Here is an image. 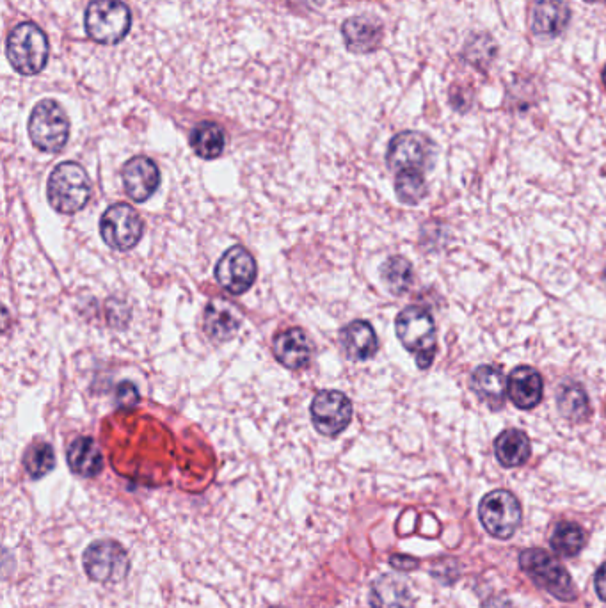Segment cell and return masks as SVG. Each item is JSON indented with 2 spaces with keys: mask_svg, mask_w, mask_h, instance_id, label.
Returning <instances> with one entry per match:
<instances>
[{
  "mask_svg": "<svg viewBox=\"0 0 606 608\" xmlns=\"http://www.w3.org/2000/svg\"><path fill=\"white\" fill-rule=\"evenodd\" d=\"M84 568L91 580L102 584H118L128 575V555L116 541L104 539L91 544L84 553Z\"/></svg>",
  "mask_w": 606,
  "mask_h": 608,
  "instance_id": "obj_8",
  "label": "cell"
},
{
  "mask_svg": "<svg viewBox=\"0 0 606 608\" xmlns=\"http://www.w3.org/2000/svg\"><path fill=\"white\" fill-rule=\"evenodd\" d=\"M551 548L562 557H575L587 544V534L576 523H559L551 534Z\"/></svg>",
  "mask_w": 606,
  "mask_h": 608,
  "instance_id": "obj_27",
  "label": "cell"
},
{
  "mask_svg": "<svg viewBox=\"0 0 606 608\" xmlns=\"http://www.w3.org/2000/svg\"><path fill=\"white\" fill-rule=\"evenodd\" d=\"M434 144L420 132H402L391 139L388 148V166L395 173L425 171L431 168Z\"/></svg>",
  "mask_w": 606,
  "mask_h": 608,
  "instance_id": "obj_10",
  "label": "cell"
},
{
  "mask_svg": "<svg viewBox=\"0 0 606 608\" xmlns=\"http://www.w3.org/2000/svg\"><path fill=\"white\" fill-rule=\"evenodd\" d=\"M24 466L25 472L29 473L32 479L45 477L56 466L54 450H52V447L48 443H36V445H32L25 452Z\"/></svg>",
  "mask_w": 606,
  "mask_h": 608,
  "instance_id": "obj_29",
  "label": "cell"
},
{
  "mask_svg": "<svg viewBox=\"0 0 606 608\" xmlns=\"http://www.w3.org/2000/svg\"><path fill=\"white\" fill-rule=\"evenodd\" d=\"M543 376L532 367H518L507 379V397L519 409H532L543 399Z\"/></svg>",
  "mask_w": 606,
  "mask_h": 608,
  "instance_id": "obj_14",
  "label": "cell"
},
{
  "mask_svg": "<svg viewBox=\"0 0 606 608\" xmlns=\"http://www.w3.org/2000/svg\"><path fill=\"white\" fill-rule=\"evenodd\" d=\"M372 608H411V591L397 576L384 575L375 580L370 591Z\"/></svg>",
  "mask_w": 606,
  "mask_h": 608,
  "instance_id": "obj_21",
  "label": "cell"
},
{
  "mask_svg": "<svg viewBox=\"0 0 606 608\" xmlns=\"http://www.w3.org/2000/svg\"><path fill=\"white\" fill-rule=\"evenodd\" d=\"M216 278L230 294H244L256 280L255 258L242 246L228 249L217 264Z\"/></svg>",
  "mask_w": 606,
  "mask_h": 608,
  "instance_id": "obj_12",
  "label": "cell"
},
{
  "mask_svg": "<svg viewBox=\"0 0 606 608\" xmlns=\"http://www.w3.org/2000/svg\"><path fill=\"white\" fill-rule=\"evenodd\" d=\"M397 198L406 205H416L427 196V184L422 171H402L395 180Z\"/></svg>",
  "mask_w": 606,
  "mask_h": 608,
  "instance_id": "obj_28",
  "label": "cell"
},
{
  "mask_svg": "<svg viewBox=\"0 0 606 608\" xmlns=\"http://www.w3.org/2000/svg\"><path fill=\"white\" fill-rule=\"evenodd\" d=\"M471 386L480 400H484L491 409H500L505 402L507 381L502 370L493 365H482L471 376Z\"/></svg>",
  "mask_w": 606,
  "mask_h": 608,
  "instance_id": "obj_19",
  "label": "cell"
},
{
  "mask_svg": "<svg viewBox=\"0 0 606 608\" xmlns=\"http://www.w3.org/2000/svg\"><path fill=\"white\" fill-rule=\"evenodd\" d=\"M390 564L393 568L400 569V571H411V569L418 568V560L413 559V557H404V555H393Z\"/></svg>",
  "mask_w": 606,
  "mask_h": 608,
  "instance_id": "obj_31",
  "label": "cell"
},
{
  "mask_svg": "<svg viewBox=\"0 0 606 608\" xmlns=\"http://www.w3.org/2000/svg\"><path fill=\"white\" fill-rule=\"evenodd\" d=\"M294 6H299V8H315V6H319L322 4V0H290Z\"/></svg>",
  "mask_w": 606,
  "mask_h": 608,
  "instance_id": "obj_34",
  "label": "cell"
},
{
  "mask_svg": "<svg viewBox=\"0 0 606 608\" xmlns=\"http://www.w3.org/2000/svg\"><path fill=\"white\" fill-rule=\"evenodd\" d=\"M29 137L41 152H61L70 137V120L63 107L54 100H41L29 118Z\"/></svg>",
  "mask_w": 606,
  "mask_h": 608,
  "instance_id": "obj_6",
  "label": "cell"
},
{
  "mask_svg": "<svg viewBox=\"0 0 606 608\" xmlns=\"http://www.w3.org/2000/svg\"><path fill=\"white\" fill-rule=\"evenodd\" d=\"M311 418L320 434L338 436L351 424L352 402L345 393L324 390L311 402Z\"/></svg>",
  "mask_w": 606,
  "mask_h": 608,
  "instance_id": "obj_11",
  "label": "cell"
},
{
  "mask_svg": "<svg viewBox=\"0 0 606 608\" xmlns=\"http://www.w3.org/2000/svg\"><path fill=\"white\" fill-rule=\"evenodd\" d=\"M203 328L208 338L216 342H226L239 331L240 319L232 306L223 301H214L203 313Z\"/></svg>",
  "mask_w": 606,
  "mask_h": 608,
  "instance_id": "obj_20",
  "label": "cell"
},
{
  "mask_svg": "<svg viewBox=\"0 0 606 608\" xmlns=\"http://www.w3.org/2000/svg\"><path fill=\"white\" fill-rule=\"evenodd\" d=\"M571 22V9L564 0H537L532 8V31L537 36H559Z\"/></svg>",
  "mask_w": 606,
  "mask_h": 608,
  "instance_id": "obj_17",
  "label": "cell"
},
{
  "mask_svg": "<svg viewBox=\"0 0 606 608\" xmlns=\"http://www.w3.org/2000/svg\"><path fill=\"white\" fill-rule=\"evenodd\" d=\"M605 280H606V274H605Z\"/></svg>",
  "mask_w": 606,
  "mask_h": 608,
  "instance_id": "obj_37",
  "label": "cell"
},
{
  "mask_svg": "<svg viewBox=\"0 0 606 608\" xmlns=\"http://www.w3.org/2000/svg\"><path fill=\"white\" fill-rule=\"evenodd\" d=\"M400 344L415 356L416 365L429 368L436 356V324L431 312L422 306L402 310L395 322Z\"/></svg>",
  "mask_w": 606,
  "mask_h": 608,
  "instance_id": "obj_1",
  "label": "cell"
},
{
  "mask_svg": "<svg viewBox=\"0 0 606 608\" xmlns=\"http://www.w3.org/2000/svg\"><path fill=\"white\" fill-rule=\"evenodd\" d=\"M480 523L496 539H509L521 523V505L511 491L496 489L487 493L479 505Z\"/></svg>",
  "mask_w": 606,
  "mask_h": 608,
  "instance_id": "obj_7",
  "label": "cell"
},
{
  "mask_svg": "<svg viewBox=\"0 0 606 608\" xmlns=\"http://www.w3.org/2000/svg\"><path fill=\"white\" fill-rule=\"evenodd\" d=\"M519 566L534 580L535 585L550 592L557 600L575 601L578 598L571 575L551 553L541 548L525 550L519 555Z\"/></svg>",
  "mask_w": 606,
  "mask_h": 608,
  "instance_id": "obj_4",
  "label": "cell"
},
{
  "mask_svg": "<svg viewBox=\"0 0 606 608\" xmlns=\"http://www.w3.org/2000/svg\"><path fill=\"white\" fill-rule=\"evenodd\" d=\"M84 25L91 40L102 45H114L125 40L132 25V13L121 0H91Z\"/></svg>",
  "mask_w": 606,
  "mask_h": 608,
  "instance_id": "obj_5",
  "label": "cell"
},
{
  "mask_svg": "<svg viewBox=\"0 0 606 608\" xmlns=\"http://www.w3.org/2000/svg\"><path fill=\"white\" fill-rule=\"evenodd\" d=\"M343 349L351 360L367 361L374 358L379 349V340L374 328L365 320H354L342 329L340 335Z\"/></svg>",
  "mask_w": 606,
  "mask_h": 608,
  "instance_id": "obj_18",
  "label": "cell"
},
{
  "mask_svg": "<svg viewBox=\"0 0 606 608\" xmlns=\"http://www.w3.org/2000/svg\"><path fill=\"white\" fill-rule=\"evenodd\" d=\"M343 40L354 54H370L383 41V25L370 16H352L342 25Z\"/></svg>",
  "mask_w": 606,
  "mask_h": 608,
  "instance_id": "obj_16",
  "label": "cell"
},
{
  "mask_svg": "<svg viewBox=\"0 0 606 608\" xmlns=\"http://www.w3.org/2000/svg\"><path fill=\"white\" fill-rule=\"evenodd\" d=\"M557 406H559L560 415L569 422H585L591 416L587 393L580 384H562L559 395H557Z\"/></svg>",
  "mask_w": 606,
  "mask_h": 608,
  "instance_id": "obj_25",
  "label": "cell"
},
{
  "mask_svg": "<svg viewBox=\"0 0 606 608\" xmlns=\"http://www.w3.org/2000/svg\"><path fill=\"white\" fill-rule=\"evenodd\" d=\"M137 400H139V393H137L134 384L121 383L118 386V402L121 406H134Z\"/></svg>",
  "mask_w": 606,
  "mask_h": 608,
  "instance_id": "obj_30",
  "label": "cell"
},
{
  "mask_svg": "<svg viewBox=\"0 0 606 608\" xmlns=\"http://www.w3.org/2000/svg\"><path fill=\"white\" fill-rule=\"evenodd\" d=\"M496 459L505 468H518L527 463L532 454V445L527 434L519 429L502 432L495 441Z\"/></svg>",
  "mask_w": 606,
  "mask_h": 608,
  "instance_id": "obj_22",
  "label": "cell"
},
{
  "mask_svg": "<svg viewBox=\"0 0 606 608\" xmlns=\"http://www.w3.org/2000/svg\"><path fill=\"white\" fill-rule=\"evenodd\" d=\"M9 63L22 75H38L47 66L50 45L45 32L31 22L16 25L6 43Z\"/></svg>",
  "mask_w": 606,
  "mask_h": 608,
  "instance_id": "obj_3",
  "label": "cell"
},
{
  "mask_svg": "<svg viewBox=\"0 0 606 608\" xmlns=\"http://www.w3.org/2000/svg\"><path fill=\"white\" fill-rule=\"evenodd\" d=\"M66 457H68V464H70L72 472L77 473L80 477H95L102 472V466H104V457H102L96 441L86 438V436L73 441Z\"/></svg>",
  "mask_w": 606,
  "mask_h": 608,
  "instance_id": "obj_23",
  "label": "cell"
},
{
  "mask_svg": "<svg viewBox=\"0 0 606 608\" xmlns=\"http://www.w3.org/2000/svg\"><path fill=\"white\" fill-rule=\"evenodd\" d=\"M48 201L61 214H75L88 205L91 184L88 173L77 162L59 164L48 178Z\"/></svg>",
  "mask_w": 606,
  "mask_h": 608,
  "instance_id": "obj_2",
  "label": "cell"
},
{
  "mask_svg": "<svg viewBox=\"0 0 606 608\" xmlns=\"http://www.w3.org/2000/svg\"><path fill=\"white\" fill-rule=\"evenodd\" d=\"M482 608H514L512 607L511 601L502 596H495V598H489V600L482 605Z\"/></svg>",
  "mask_w": 606,
  "mask_h": 608,
  "instance_id": "obj_33",
  "label": "cell"
},
{
  "mask_svg": "<svg viewBox=\"0 0 606 608\" xmlns=\"http://www.w3.org/2000/svg\"><path fill=\"white\" fill-rule=\"evenodd\" d=\"M384 285L395 296H404L413 287L415 271L413 265L402 256H391L381 267Z\"/></svg>",
  "mask_w": 606,
  "mask_h": 608,
  "instance_id": "obj_26",
  "label": "cell"
},
{
  "mask_svg": "<svg viewBox=\"0 0 606 608\" xmlns=\"http://www.w3.org/2000/svg\"><path fill=\"white\" fill-rule=\"evenodd\" d=\"M226 137H224L223 128L203 121L200 125H196L191 132V146L196 155H200L201 159H217L224 150Z\"/></svg>",
  "mask_w": 606,
  "mask_h": 608,
  "instance_id": "obj_24",
  "label": "cell"
},
{
  "mask_svg": "<svg viewBox=\"0 0 606 608\" xmlns=\"http://www.w3.org/2000/svg\"><path fill=\"white\" fill-rule=\"evenodd\" d=\"M594 580H596L594 584H596V592H598L599 598L606 601V562L598 569Z\"/></svg>",
  "mask_w": 606,
  "mask_h": 608,
  "instance_id": "obj_32",
  "label": "cell"
},
{
  "mask_svg": "<svg viewBox=\"0 0 606 608\" xmlns=\"http://www.w3.org/2000/svg\"><path fill=\"white\" fill-rule=\"evenodd\" d=\"M603 82H605V86H606V66H605V70H603Z\"/></svg>",
  "mask_w": 606,
  "mask_h": 608,
  "instance_id": "obj_35",
  "label": "cell"
},
{
  "mask_svg": "<svg viewBox=\"0 0 606 608\" xmlns=\"http://www.w3.org/2000/svg\"><path fill=\"white\" fill-rule=\"evenodd\" d=\"M100 233L107 246L118 251L136 248L143 237V221L134 207L116 203L105 210L100 221Z\"/></svg>",
  "mask_w": 606,
  "mask_h": 608,
  "instance_id": "obj_9",
  "label": "cell"
},
{
  "mask_svg": "<svg viewBox=\"0 0 606 608\" xmlns=\"http://www.w3.org/2000/svg\"><path fill=\"white\" fill-rule=\"evenodd\" d=\"M272 349L281 365L299 370L310 363L313 345L303 329L290 328L274 338Z\"/></svg>",
  "mask_w": 606,
  "mask_h": 608,
  "instance_id": "obj_15",
  "label": "cell"
},
{
  "mask_svg": "<svg viewBox=\"0 0 606 608\" xmlns=\"http://www.w3.org/2000/svg\"><path fill=\"white\" fill-rule=\"evenodd\" d=\"M585 2H605V0H585Z\"/></svg>",
  "mask_w": 606,
  "mask_h": 608,
  "instance_id": "obj_36",
  "label": "cell"
},
{
  "mask_svg": "<svg viewBox=\"0 0 606 608\" xmlns=\"http://www.w3.org/2000/svg\"><path fill=\"white\" fill-rule=\"evenodd\" d=\"M125 192L134 201L150 200L160 184V173L157 164L148 157H134L128 160L121 173Z\"/></svg>",
  "mask_w": 606,
  "mask_h": 608,
  "instance_id": "obj_13",
  "label": "cell"
}]
</instances>
